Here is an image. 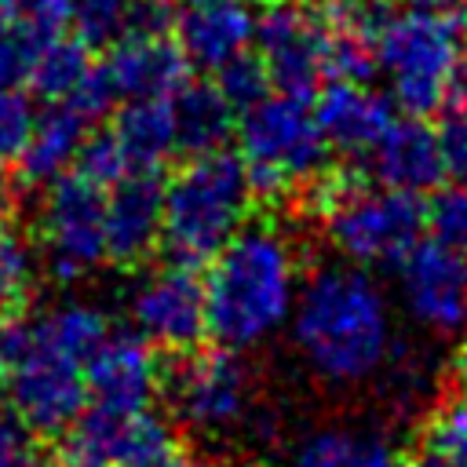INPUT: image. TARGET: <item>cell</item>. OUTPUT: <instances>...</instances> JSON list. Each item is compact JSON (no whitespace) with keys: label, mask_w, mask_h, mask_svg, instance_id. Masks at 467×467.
<instances>
[{"label":"cell","mask_w":467,"mask_h":467,"mask_svg":"<svg viewBox=\"0 0 467 467\" xmlns=\"http://www.w3.org/2000/svg\"><path fill=\"white\" fill-rule=\"evenodd\" d=\"M102 69L117 99H168L186 80V58L168 36H120L109 44Z\"/></svg>","instance_id":"cell-17"},{"label":"cell","mask_w":467,"mask_h":467,"mask_svg":"<svg viewBox=\"0 0 467 467\" xmlns=\"http://www.w3.org/2000/svg\"><path fill=\"white\" fill-rule=\"evenodd\" d=\"M423 226L431 230V241L467 255V186L438 190L431 204H423Z\"/></svg>","instance_id":"cell-29"},{"label":"cell","mask_w":467,"mask_h":467,"mask_svg":"<svg viewBox=\"0 0 467 467\" xmlns=\"http://www.w3.org/2000/svg\"><path fill=\"white\" fill-rule=\"evenodd\" d=\"M237 139L255 201L285 197L292 186H303L317 171H325L328 142L306 99H292L281 91L259 99L255 106L241 109Z\"/></svg>","instance_id":"cell-5"},{"label":"cell","mask_w":467,"mask_h":467,"mask_svg":"<svg viewBox=\"0 0 467 467\" xmlns=\"http://www.w3.org/2000/svg\"><path fill=\"white\" fill-rule=\"evenodd\" d=\"M212 73H215L212 84L223 91V99L234 106V113H241V109H248L270 95V73H266L259 51L244 47V51L230 55L223 66H215Z\"/></svg>","instance_id":"cell-27"},{"label":"cell","mask_w":467,"mask_h":467,"mask_svg":"<svg viewBox=\"0 0 467 467\" xmlns=\"http://www.w3.org/2000/svg\"><path fill=\"white\" fill-rule=\"evenodd\" d=\"M22 467H40V460H36V463H22Z\"/></svg>","instance_id":"cell-42"},{"label":"cell","mask_w":467,"mask_h":467,"mask_svg":"<svg viewBox=\"0 0 467 467\" xmlns=\"http://www.w3.org/2000/svg\"><path fill=\"white\" fill-rule=\"evenodd\" d=\"M51 36H40L36 29H26L18 22L0 26V88H22L29 84L33 62L40 55V47Z\"/></svg>","instance_id":"cell-31"},{"label":"cell","mask_w":467,"mask_h":467,"mask_svg":"<svg viewBox=\"0 0 467 467\" xmlns=\"http://www.w3.org/2000/svg\"><path fill=\"white\" fill-rule=\"evenodd\" d=\"M109 131L120 142L131 168H161L179 150L168 99H124Z\"/></svg>","instance_id":"cell-22"},{"label":"cell","mask_w":467,"mask_h":467,"mask_svg":"<svg viewBox=\"0 0 467 467\" xmlns=\"http://www.w3.org/2000/svg\"><path fill=\"white\" fill-rule=\"evenodd\" d=\"M36 460V434L11 409H0V467H22Z\"/></svg>","instance_id":"cell-35"},{"label":"cell","mask_w":467,"mask_h":467,"mask_svg":"<svg viewBox=\"0 0 467 467\" xmlns=\"http://www.w3.org/2000/svg\"><path fill=\"white\" fill-rule=\"evenodd\" d=\"M463 55L460 15L405 11L376 29V66L390 77V95L409 117L445 109L449 77Z\"/></svg>","instance_id":"cell-6"},{"label":"cell","mask_w":467,"mask_h":467,"mask_svg":"<svg viewBox=\"0 0 467 467\" xmlns=\"http://www.w3.org/2000/svg\"><path fill=\"white\" fill-rule=\"evenodd\" d=\"M36 321V317H33ZM7 409L33 431V434H62L88 405V387L80 361L66 358L62 350L47 347L36 328V347L0 376Z\"/></svg>","instance_id":"cell-11"},{"label":"cell","mask_w":467,"mask_h":467,"mask_svg":"<svg viewBox=\"0 0 467 467\" xmlns=\"http://www.w3.org/2000/svg\"><path fill=\"white\" fill-rule=\"evenodd\" d=\"M175 467H234V463L215 460V456H179Z\"/></svg>","instance_id":"cell-40"},{"label":"cell","mask_w":467,"mask_h":467,"mask_svg":"<svg viewBox=\"0 0 467 467\" xmlns=\"http://www.w3.org/2000/svg\"><path fill=\"white\" fill-rule=\"evenodd\" d=\"M365 157H368V168H372L376 182L390 186V190L431 193L445 179L438 131L423 117L390 120Z\"/></svg>","instance_id":"cell-16"},{"label":"cell","mask_w":467,"mask_h":467,"mask_svg":"<svg viewBox=\"0 0 467 467\" xmlns=\"http://www.w3.org/2000/svg\"><path fill=\"white\" fill-rule=\"evenodd\" d=\"M401 299L409 314L434 328V332H456L467 325V255L452 252L438 241H416L409 255L394 266Z\"/></svg>","instance_id":"cell-13"},{"label":"cell","mask_w":467,"mask_h":467,"mask_svg":"<svg viewBox=\"0 0 467 467\" xmlns=\"http://www.w3.org/2000/svg\"><path fill=\"white\" fill-rule=\"evenodd\" d=\"M336 467H409V463H405V456H401L398 449H390L387 441L350 434V441H347V449H343V456H339Z\"/></svg>","instance_id":"cell-36"},{"label":"cell","mask_w":467,"mask_h":467,"mask_svg":"<svg viewBox=\"0 0 467 467\" xmlns=\"http://www.w3.org/2000/svg\"><path fill=\"white\" fill-rule=\"evenodd\" d=\"M33 277H36L33 244L4 223L0 226V321L18 314V306L26 303L29 288H33Z\"/></svg>","instance_id":"cell-25"},{"label":"cell","mask_w":467,"mask_h":467,"mask_svg":"<svg viewBox=\"0 0 467 467\" xmlns=\"http://www.w3.org/2000/svg\"><path fill=\"white\" fill-rule=\"evenodd\" d=\"M270 88L292 99H314L325 73L328 22L306 0H266L252 29Z\"/></svg>","instance_id":"cell-10"},{"label":"cell","mask_w":467,"mask_h":467,"mask_svg":"<svg viewBox=\"0 0 467 467\" xmlns=\"http://www.w3.org/2000/svg\"><path fill=\"white\" fill-rule=\"evenodd\" d=\"M255 204L241 153L212 150L190 157L164 182L161 241L171 263L204 266L248 223Z\"/></svg>","instance_id":"cell-3"},{"label":"cell","mask_w":467,"mask_h":467,"mask_svg":"<svg viewBox=\"0 0 467 467\" xmlns=\"http://www.w3.org/2000/svg\"><path fill=\"white\" fill-rule=\"evenodd\" d=\"M182 441L171 420L139 409L113 412L84 405V412L62 431L58 467H175Z\"/></svg>","instance_id":"cell-8"},{"label":"cell","mask_w":467,"mask_h":467,"mask_svg":"<svg viewBox=\"0 0 467 467\" xmlns=\"http://www.w3.org/2000/svg\"><path fill=\"white\" fill-rule=\"evenodd\" d=\"M84 135H88V120L73 106L51 102L33 120L29 139H26L22 153L15 157L22 186H47L58 175H66L73 168V157H77Z\"/></svg>","instance_id":"cell-20"},{"label":"cell","mask_w":467,"mask_h":467,"mask_svg":"<svg viewBox=\"0 0 467 467\" xmlns=\"http://www.w3.org/2000/svg\"><path fill=\"white\" fill-rule=\"evenodd\" d=\"M255 15L241 0H208L190 4L182 15H175V44L186 58V66L215 69L230 55L244 51L252 44Z\"/></svg>","instance_id":"cell-19"},{"label":"cell","mask_w":467,"mask_h":467,"mask_svg":"<svg viewBox=\"0 0 467 467\" xmlns=\"http://www.w3.org/2000/svg\"><path fill=\"white\" fill-rule=\"evenodd\" d=\"M161 390L171 401V412L190 431H226L241 423L252 409V376L237 350L226 347H190L175 350V358L161 372Z\"/></svg>","instance_id":"cell-7"},{"label":"cell","mask_w":467,"mask_h":467,"mask_svg":"<svg viewBox=\"0 0 467 467\" xmlns=\"http://www.w3.org/2000/svg\"><path fill=\"white\" fill-rule=\"evenodd\" d=\"M15 204H18V186H15V179H11V175L4 171V164H0V226L11 219Z\"/></svg>","instance_id":"cell-38"},{"label":"cell","mask_w":467,"mask_h":467,"mask_svg":"<svg viewBox=\"0 0 467 467\" xmlns=\"http://www.w3.org/2000/svg\"><path fill=\"white\" fill-rule=\"evenodd\" d=\"M409 467H449L445 460H438V456H431V452H423L420 449V456H416V463H409Z\"/></svg>","instance_id":"cell-41"},{"label":"cell","mask_w":467,"mask_h":467,"mask_svg":"<svg viewBox=\"0 0 467 467\" xmlns=\"http://www.w3.org/2000/svg\"><path fill=\"white\" fill-rule=\"evenodd\" d=\"M467 0H405L409 11H427V15H463Z\"/></svg>","instance_id":"cell-37"},{"label":"cell","mask_w":467,"mask_h":467,"mask_svg":"<svg viewBox=\"0 0 467 467\" xmlns=\"http://www.w3.org/2000/svg\"><path fill=\"white\" fill-rule=\"evenodd\" d=\"M91 66H95V62H91V55H88V44H84V40H77V36H51V40L40 47L36 62H33L29 84H33V91H36L40 99H47V102H66V99L80 88V80L88 77Z\"/></svg>","instance_id":"cell-24"},{"label":"cell","mask_w":467,"mask_h":467,"mask_svg":"<svg viewBox=\"0 0 467 467\" xmlns=\"http://www.w3.org/2000/svg\"><path fill=\"white\" fill-rule=\"evenodd\" d=\"M36 113L22 88H0V164H11L33 128Z\"/></svg>","instance_id":"cell-32"},{"label":"cell","mask_w":467,"mask_h":467,"mask_svg":"<svg viewBox=\"0 0 467 467\" xmlns=\"http://www.w3.org/2000/svg\"><path fill=\"white\" fill-rule=\"evenodd\" d=\"M292 339L325 383H361L387 365L390 306L365 266H321L296 292Z\"/></svg>","instance_id":"cell-1"},{"label":"cell","mask_w":467,"mask_h":467,"mask_svg":"<svg viewBox=\"0 0 467 467\" xmlns=\"http://www.w3.org/2000/svg\"><path fill=\"white\" fill-rule=\"evenodd\" d=\"M84 387L88 401L113 412H139L161 390V365L153 347L139 332H113L95 347L84 361Z\"/></svg>","instance_id":"cell-14"},{"label":"cell","mask_w":467,"mask_h":467,"mask_svg":"<svg viewBox=\"0 0 467 467\" xmlns=\"http://www.w3.org/2000/svg\"><path fill=\"white\" fill-rule=\"evenodd\" d=\"M438 150L445 179H452V186H467V106L445 113L438 128Z\"/></svg>","instance_id":"cell-34"},{"label":"cell","mask_w":467,"mask_h":467,"mask_svg":"<svg viewBox=\"0 0 467 467\" xmlns=\"http://www.w3.org/2000/svg\"><path fill=\"white\" fill-rule=\"evenodd\" d=\"M303 190L325 219L328 241L354 266H398L423 237L420 193L390 186L368 190L350 171H317Z\"/></svg>","instance_id":"cell-4"},{"label":"cell","mask_w":467,"mask_h":467,"mask_svg":"<svg viewBox=\"0 0 467 467\" xmlns=\"http://www.w3.org/2000/svg\"><path fill=\"white\" fill-rule=\"evenodd\" d=\"M36 328H40V339L47 347L62 350L66 358H73L80 365L109 336L106 314L99 306H91V303H80V299H69V303H58V306L36 314Z\"/></svg>","instance_id":"cell-23"},{"label":"cell","mask_w":467,"mask_h":467,"mask_svg":"<svg viewBox=\"0 0 467 467\" xmlns=\"http://www.w3.org/2000/svg\"><path fill=\"white\" fill-rule=\"evenodd\" d=\"M164 179L157 168H131L106 190V259L135 266L161 244Z\"/></svg>","instance_id":"cell-15"},{"label":"cell","mask_w":467,"mask_h":467,"mask_svg":"<svg viewBox=\"0 0 467 467\" xmlns=\"http://www.w3.org/2000/svg\"><path fill=\"white\" fill-rule=\"evenodd\" d=\"M190 4H208V0H190Z\"/></svg>","instance_id":"cell-43"},{"label":"cell","mask_w":467,"mask_h":467,"mask_svg":"<svg viewBox=\"0 0 467 467\" xmlns=\"http://www.w3.org/2000/svg\"><path fill=\"white\" fill-rule=\"evenodd\" d=\"M332 4H347V0H332Z\"/></svg>","instance_id":"cell-44"},{"label":"cell","mask_w":467,"mask_h":467,"mask_svg":"<svg viewBox=\"0 0 467 467\" xmlns=\"http://www.w3.org/2000/svg\"><path fill=\"white\" fill-rule=\"evenodd\" d=\"M40 244L58 281H77L106 259V190L77 171L44 186Z\"/></svg>","instance_id":"cell-9"},{"label":"cell","mask_w":467,"mask_h":467,"mask_svg":"<svg viewBox=\"0 0 467 467\" xmlns=\"http://www.w3.org/2000/svg\"><path fill=\"white\" fill-rule=\"evenodd\" d=\"M314 120L328 146L361 157L372 150V142L383 135V128L394 120L390 102L372 91L365 80H332L317 88Z\"/></svg>","instance_id":"cell-18"},{"label":"cell","mask_w":467,"mask_h":467,"mask_svg":"<svg viewBox=\"0 0 467 467\" xmlns=\"http://www.w3.org/2000/svg\"><path fill=\"white\" fill-rule=\"evenodd\" d=\"M452 376H456V383H460V390L467 394V343L456 350V358H452Z\"/></svg>","instance_id":"cell-39"},{"label":"cell","mask_w":467,"mask_h":467,"mask_svg":"<svg viewBox=\"0 0 467 467\" xmlns=\"http://www.w3.org/2000/svg\"><path fill=\"white\" fill-rule=\"evenodd\" d=\"M18 22L40 36H58L66 26V0H0V26Z\"/></svg>","instance_id":"cell-33"},{"label":"cell","mask_w":467,"mask_h":467,"mask_svg":"<svg viewBox=\"0 0 467 467\" xmlns=\"http://www.w3.org/2000/svg\"><path fill=\"white\" fill-rule=\"evenodd\" d=\"M171 117H175V146L190 157L223 150L234 135V106L223 99V91L212 80H182L171 95Z\"/></svg>","instance_id":"cell-21"},{"label":"cell","mask_w":467,"mask_h":467,"mask_svg":"<svg viewBox=\"0 0 467 467\" xmlns=\"http://www.w3.org/2000/svg\"><path fill=\"white\" fill-rule=\"evenodd\" d=\"M128 314L139 325V336L171 354L197 347L204 336V281L197 277V266L168 259L146 274L128 296Z\"/></svg>","instance_id":"cell-12"},{"label":"cell","mask_w":467,"mask_h":467,"mask_svg":"<svg viewBox=\"0 0 467 467\" xmlns=\"http://www.w3.org/2000/svg\"><path fill=\"white\" fill-rule=\"evenodd\" d=\"M69 171H77L80 179L95 182L99 190H109L124 171H131V164H128L120 142L113 139V131H95V135H84Z\"/></svg>","instance_id":"cell-30"},{"label":"cell","mask_w":467,"mask_h":467,"mask_svg":"<svg viewBox=\"0 0 467 467\" xmlns=\"http://www.w3.org/2000/svg\"><path fill=\"white\" fill-rule=\"evenodd\" d=\"M420 449L445 460L449 467H467V394L434 405L423 423Z\"/></svg>","instance_id":"cell-26"},{"label":"cell","mask_w":467,"mask_h":467,"mask_svg":"<svg viewBox=\"0 0 467 467\" xmlns=\"http://www.w3.org/2000/svg\"><path fill=\"white\" fill-rule=\"evenodd\" d=\"M128 4L131 0H66V22L88 47H109L124 36Z\"/></svg>","instance_id":"cell-28"},{"label":"cell","mask_w":467,"mask_h":467,"mask_svg":"<svg viewBox=\"0 0 467 467\" xmlns=\"http://www.w3.org/2000/svg\"><path fill=\"white\" fill-rule=\"evenodd\" d=\"M299 274L288 237L270 223H244L215 255L204 281V332L226 350L270 339L296 306Z\"/></svg>","instance_id":"cell-2"}]
</instances>
